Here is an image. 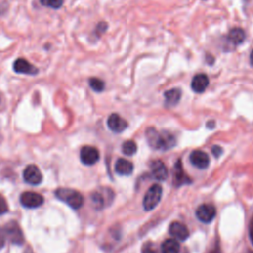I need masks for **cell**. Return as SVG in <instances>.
Masks as SVG:
<instances>
[{
  "label": "cell",
  "mask_w": 253,
  "mask_h": 253,
  "mask_svg": "<svg viewBox=\"0 0 253 253\" xmlns=\"http://www.w3.org/2000/svg\"><path fill=\"white\" fill-rule=\"evenodd\" d=\"M145 135L150 147L156 150H168L176 144L175 136L167 130L158 131L153 127H149L146 129Z\"/></svg>",
  "instance_id": "6da1fadb"
},
{
  "label": "cell",
  "mask_w": 253,
  "mask_h": 253,
  "mask_svg": "<svg viewBox=\"0 0 253 253\" xmlns=\"http://www.w3.org/2000/svg\"><path fill=\"white\" fill-rule=\"evenodd\" d=\"M55 197L65 203L73 210H78L83 206L84 198L78 191L70 188H58L54 192Z\"/></svg>",
  "instance_id": "7a4b0ae2"
},
{
  "label": "cell",
  "mask_w": 253,
  "mask_h": 253,
  "mask_svg": "<svg viewBox=\"0 0 253 253\" xmlns=\"http://www.w3.org/2000/svg\"><path fill=\"white\" fill-rule=\"evenodd\" d=\"M114 192L110 188H100L91 194V203L96 210L108 207L114 200Z\"/></svg>",
  "instance_id": "3957f363"
},
{
  "label": "cell",
  "mask_w": 253,
  "mask_h": 253,
  "mask_svg": "<svg viewBox=\"0 0 253 253\" xmlns=\"http://www.w3.org/2000/svg\"><path fill=\"white\" fill-rule=\"evenodd\" d=\"M162 197V188L158 184L152 185L145 193L143 197V209L145 211L153 210L160 202Z\"/></svg>",
  "instance_id": "277c9868"
},
{
  "label": "cell",
  "mask_w": 253,
  "mask_h": 253,
  "mask_svg": "<svg viewBox=\"0 0 253 253\" xmlns=\"http://www.w3.org/2000/svg\"><path fill=\"white\" fill-rule=\"evenodd\" d=\"M3 230H4L6 238L11 243L16 244V245H22L24 243L25 237H24L23 231L17 221H15V220L8 221L5 224Z\"/></svg>",
  "instance_id": "5b68a950"
},
{
  "label": "cell",
  "mask_w": 253,
  "mask_h": 253,
  "mask_svg": "<svg viewBox=\"0 0 253 253\" xmlns=\"http://www.w3.org/2000/svg\"><path fill=\"white\" fill-rule=\"evenodd\" d=\"M43 197L36 192H24L20 196V203L24 208L36 209L43 204Z\"/></svg>",
  "instance_id": "8992f818"
},
{
  "label": "cell",
  "mask_w": 253,
  "mask_h": 253,
  "mask_svg": "<svg viewBox=\"0 0 253 253\" xmlns=\"http://www.w3.org/2000/svg\"><path fill=\"white\" fill-rule=\"evenodd\" d=\"M23 179L27 184L37 186L42 182V174L37 165L30 164L23 171Z\"/></svg>",
  "instance_id": "52a82bcc"
},
{
  "label": "cell",
  "mask_w": 253,
  "mask_h": 253,
  "mask_svg": "<svg viewBox=\"0 0 253 253\" xmlns=\"http://www.w3.org/2000/svg\"><path fill=\"white\" fill-rule=\"evenodd\" d=\"M100 158L99 150L90 145L83 146L80 150V160L85 165H94Z\"/></svg>",
  "instance_id": "ba28073f"
},
{
  "label": "cell",
  "mask_w": 253,
  "mask_h": 253,
  "mask_svg": "<svg viewBox=\"0 0 253 253\" xmlns=\"http://www.w3.org/2000/svg\"><path fill=\"white\" fill-rule=\"evenodd\" d=\"M216 211L214 206L211 205V204H203L201 206H199L196 210V216L197 218L205 223H209L211 222L214 216H215Z\"/></svg>",
  "instance_id": "9c48e42d"
},
{
  "label": "cell",
  "mask_w": 253,
  "mask_h": 253,
  "mask_svg": "<svg viewBox=\"0 0 253 253\" xmlns=\"http://www.w3.org/2000/svg\"><path fill=\"white\" fill-rule=\"evenodd\" d=\"M13 70L16 73L27 74V75H36L39 73V69L31 64L26 58H18L13 63Z\"/></svg>",
  "instance_id": "30bf717a"
},
{
  "label": "cell",
  "mask_w": 253,
  "mask_h": 253,
  "mask_svg": "<svg viewBox=\"0 0 253 253\" xmlns=\"http://www.w3.org/2000/svg\"><path fill=\"white\" fill-rule=\"evenodd\" d=\"M191 179L186 175V173L183 170V166L181 163V160H177L174 168H173V184L175 187H180L184 184L191 183Z\"/></svg>",
  "instance_id": "8fae6325"
},
{
  "label": "cell",
  "mask_w": 253,
  "mask_h": 253,
  "mask_svg": "<svg viewBox=\"0 0 253 253\" xmlns=\"http://www.w3.org/2000/svg\"><path fill=\"white\" fill-rule=\"evenodd\" d=\"M108 127L114 132H123L127 127V122L118 114H111L107 120Z\"/></svg>",
  "instance_id": "7c38bea8"
},
{
  "label": "cell",
  "mask_w": 253,
  "mask_h": 253,
  "mask_svg": "<svg viewBox=\"0 0 253 253\" xmlns=\"http://www.w3.org/2000/svg\"><path fill=\"white\" fill-rule=\"evenodd\" d=\"M170 234L179 241H185L189 237V229L188 227L179 221H173L169 225Z\"/></svg>",
  "instance_id": "4fadbf2b"
},
{
  "label": "cell",
  "mask_w": 253,
  "mask_h": 253,
  "mask_svg": "<svg viewBox=\"0 0 253 253\" xmlns=\"http://www.w3.org/2000/svg\"><path fill=\"white\" fill-rule=\"evenodd\" d=\"M190 161L195 167L199 169H206L210 164L209 155L202 150L192 151L190 154Z\"/></svg>",
  "instance_id": "5bb4252c"
},
{
  "label": "cell",
  "mask_w": 253,
  "mask_h": 253,
  "mask_svg": "<svg viewBox=\"0 0 253 253\" xmlns=\"http://www.w3.org/2000/svg\"><path fill=\"white\" fill-rule=\"evenodd\" d=\"M151 175L158 181H165L168 177V170L161 160H154L150 164Z\"/></svg>",
  "instance_id": "9a60e30c"
},
{
  "label": "cell",
  "mask_w": 253,
  "mask_h": 253,
  "mask_svg": "<svg viewBox=\"0 0 253 253\" xmlns=\"http://www.w3.org/2000/svg\"><path fill=\"white\" fill-rule=\"evenodd\" d=\"M209 86V77L204 73L196 74L191 82V88L196 93H203Z\"/></svg>",
  "instance_id": "2e32d148"
},
{
  "label": "cell",
  "mask_w": 253,
  "mask_h": 253,
  "mask_svg": "<svg viewBox=\"0 0 253 253\" xmlns=\"http://www.w3.org/2000/svg\"><path fill=\"white\" fill-rule=\"evenodd\" d=\"M115 171L119 175L128 176L133 171V164L125 158H119L115 163Z\"/></svg>",
  "instance_id": "e0dca14e"
},
{
  "label": "cell",
  "mask_w": 253,
  "mask_h": 253,
  "mask_svg": "<svg viewBox=\"0 0 253 253\" xmlns=\"http://www.w3.org/2000/svg\"><path fill=\"white\" fill-rule=\"evenodd\" d=\"M245 37V32L241 28H233L227 35V42H230L233 46H236L244 42Z\"/></svg>",
  "instance_id": "ac0fdd59"
},
{
  "label": "cell",
  "mask_w": 253,
  "mask_h": 253,
  "mask_svg": "<svg viewBox=\"0 0 253 253\" xmlns=\"http://www.w3.org/2000/svg\"><path fill=\"white\" fill-rule=\"evenodd\" d=\"M181 95H182V92L178 88H173V89L165 91V93H164L165 105L167 107L176 106L181 99Z\"/></svg>",
  "instance_id": "d6986e66"
},
{
  "label": "cell",
  "mask_w": 253,
  "mask_h": 253,
  "mask_svg": "<svg viewBox=\"0 0 253 253\" xmlns=\"http://www.w3.org/2000/svg\"><path fill=\"white\" fill-rule=\"evenodd\" d=\"M161 252L162 253H179L180 252V244L176 239H166L161 244Z\"/></svg>",
  "instance_id": "ffe728a7"
},
{
  "label": "cell",
  "mask_w": 253,
  "mask_h": 253,
  "mask_svg": "<svg viewBox=\"0 0 253 253\" xmlns=\"http://www.w3.org/2000/svg\"><path fill=\"white\" fill-rule=\"evenodd\" d=\"M136 150H137L136 143L133 140H126L122 145V151L126 155H128V156L133 155L136 152Z\"/></svg>",
  "instance_id": "44dd1931"
},
{
  "label": "cell",
  "mask_w": 253,
  "mask_h": 253,
  "mask_svg": "<svg viewBox=\"0 0 253 253\" xmlns=\"http://www.w3.org/2000/svg\"><path fill=\"white\" fill-rule=\"evenodd\" d=\"M89 86L95 92H102L105 89V82L97 77H91L89 79Z\"/></svg>",
  "instance_id": "7402d4cb"
},
{
  "label": "cell",
  "mask_w": 253,
  "mask_h": 253,
  "mask_svg": "<svg viewBox=\"0 0 253 253\" xmlns=\"http://www.w3.org/2000/svg\"><path fill=\"white\" fill-rule=\"evenodd\" d=\"M41 4L45 7H49L51 9H59L62 5L64 0H40Z\"/></svg>",
  "instance_id": "603a6c76"
},
{
  "label": "cell",
  "mask_w": 253,
  "mask_h": 253,
  "mask_svg": "<svg viewBox=\"0 0 253 253\" xmlns=\"http://www.w3.org/2000/svg\"><path fill=\"white\" fill-rule=\"evenodd\" d=\"M107 29H108L107 23L100 22V23H98V25H97V27L95 29V34L97 35V37H100V36H102L106 32Z\"/></svg>",
  "instance_id": "cb8c5ba5"
},
{
  "label": "cell",
  "mask_w": 253,
  "mask_h": 253,
  "mask_svg": "<svg viewBox=\"0 0 253 253\" xmlns=\"http://www.w3.org/2000/svg\"><path fill=\"white\" fill-rule=\"evenodd\" d=\"M8 211V205L6 200L2 195H0V215L4 214Z\"/></svg>",
  "instance_id": "d4e9b609"
},
{
  "label": "cell",
  "mask_w": 253,
  "mask_h": 253,
  "mask_svg": "<svg viewBox=\"0 0 253 253\" xmlns=\"http://www.w3.org/2000/svg\"><path fill=\"white\" fill-rule=\"evenodd\" d=\"M141 253H157V251L151 246L150 243H146L142 246Z\"/></svg>",
  "instance_id": "484cf974"
},
{
  "label": "cell",
  "mask_w": 253,
  "mask_h": 253,
  "mask_svg": "<svg viewBox=\"0 0 253 253\" xmlns=\"http://www.w3.org/2000/svg\"><path fill=\"white\" fill-rule=\"evenodd\" d=\"M211 152L214 155V157H219L222 154V148L218 145H213L211 148Z\"/></svg>",
  "instance_id": "4316f807"
},
{
  "label": "cell",
  "mask_w": 253,
  "mask_h": 253,
  "mask_svg": "<svg viewBox=\"0 0 253 253\" xmlns=\"http://www.w3.org/2000/svg\"><path fill=\"white\" fill-rule=\"evenodd\" d=\"M5 241H6V236L4 233L3 228L0 227V249L3 248V246L5 245Z\"/></svg>",
  "instance_id": "83f0119b"
},
{
  "label": "cell",
  "mask_w": 253,
  "mask_h": 253,
  "mask_svg": "<svg viewBox=\"0 0 253 253\" xmlns=\"http://www.w3.org/2000/svg\"><path fill=\"white\" fill-rule=\"evenodd\" d=\"M249 237H250V240L253 244V217L250 221V224H249Z\"/></svg>",
  "instance_id": "f1b7e54d"
},
{
  "label": "cell",
  "mask_w": 253,
  "mask_h": 253,
  "mask_svg": "<svg viewBox=\"0 0 253 253\" xmlns=\"http://www.w3.org/2000/svg\"><path fill=\"white\" fill-rule=\"evenodd\" d=\"M7 8H8V6H7V4H6L5 2L1 3V4H0V15H3V14L6 12Z\"/></svg>",
  "instance_id": "f546056e"
},
{
  "label": "cell",
  "mask_w": 253,
  "mask_h": 253,
  "mask_svg": "<svg viewBox=\"0 0 253 253\" xmlns=\"http://www.w3.org/2000/svg\"><path fill=\"white\" fill-rule=\"evenodd\" d=\"M210 253H221V252H220V248H219L218 243H216V244H215V246L213 247V249H212Z\"/></svg>",
  "instance_id": "4dcf8cb0"
},
{
  "label": "cell",
  "mask_w": 253,
  "mask_h": 253,
  "mask_svg": "<svg viewBox=\"0 0 253 253\" xmlns=\"http://www.w3.org/2000/svg\"><path fill=\"white\" fill-rule=\"evenodd\" d=\"M250 64L253 66V50L250 53Z\"/></svg>",
  "instance_id": "1f68e13d"
},
{
  "label": "cell",
  "mask_w": 253,
  "mask_h": 253,
  "mask_svg": "<svg viewBox=\"0 0 253 253\" xmlns=\"http://www.w3.org/2000/svg\"><path fill=\"white\" fill-rule=\"evenodd\" d=\"M24 253H34V251H33L30 247H28V248L24 251Z\"/></svg>",
  "instance_id": "d6a6232c"
},
{
  "label": "cell",
  "mask_w": 253,
  "mask_h": 253,
  "mask_svg": "<svg viewBox=\"0 0 253 253\" xmlns=\"http://www.w3.org/2000/svg\"><path fill=\"white\" fill-rule=\"evenodd\" d=\"M247 253H253V251H250V250H249Z\"/></svg>",
  "instance_id": "836d02e7"
}]
</instances>
